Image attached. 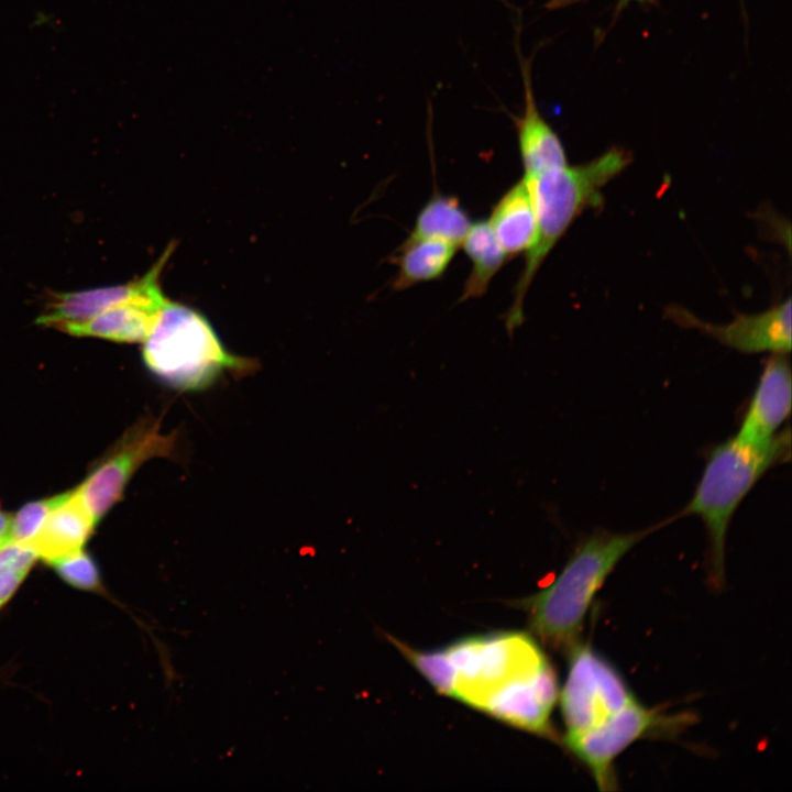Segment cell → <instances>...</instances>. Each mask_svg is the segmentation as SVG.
<instances>
[{"label":"cell","mask_w":792,"mask_h":792,"mask_svg":"<svg viewBox=\"0 0 792 792\" xmlns=\"http://www.w3.org/2000/svg\"><path fill=\"white\" fill-rule=\"evenodd\" d=\"M11 516L3 513L0 509V546L8 542L10 539V525H11Z\"/></svg>","instance_id":"cell-23"},{"label":"cell","mask_w":792,"mask_h":792,"mask_svg":"<svg viewBox=\"0 0 792 792\" xmlns=\"http://www.w3.org/2000/svg\"><path fill=\"white\" fill-rule=\"evenodd\" d=\"M457 248L440 239L404 240L389 257V262L397 266L393 290H405L440 278L453 260Z\"/></svg>","instance_id":"cell-17"},{"label":"cell","mask_w":792,"mask_h":792,"mask_svg":"<svg viewBox=\"0 0 792 792\" xmlns=\"http://www.w3.org/2000/svg\"><path fill=\"white\" fill-rule=\"evenodd\" d=\"M789 458V429L758 444L734 436L711 451L694 494L680 516L696 515L704 522L716 580L724 574L726 536L734 513L758 480Z\"/></svg>","instance_id":"cell-4"},{"label":"cell","mask_w":792,"mask_h":792,"mask_svg":"<svg viewBox=\"0 0 792 792\" xmlns=\"http://www.w3.org/2000/svg\"><path fill=\"white\" fill-rule=\"evenodd\" d=\"M558 696L557 675L547 659L493 691L479 710L520 729L550 736Z\"/></svg>","instance_id":"cell-9"},{"label":"cell","mask_w":792,"mask_h":792,"mask_svg":"<svg viewBox=\"0 0 792 792\" xmlns=\"http://www.w3.org/2000/svg\"><path fill=\"white\" fill-rule=\"evenodd\" d=\"M684 722L635 698L595 727L563 737V745L587 768L600 790H614V762L623 751L639 739L676 730Z\"/></svg>","instance_id":"cell-8"},{"label":"cell","mask_w":792,"mask_h":792,"mask_svg":"<svg viewBox=\"0 0 792 792\" xmlns=\"http://www.w3.org/2000/svg\"><path fill=\"white\" fill-rule=\"evenodd\" d=\"M461 245L472 266L459 301L477 299L487 292L494 276L509 260L502 250L487 220L472 222Z\"/></svg>","instance_id":"cell-18"},{"label":"cell","mask_w":792,"mask_h":792,"mask_svg":"<svg viewBox=\"0 0 792 792\" xmlns=\"http://www.w3.org/2000/svg\"><path fill=\"white\" fill-rule=\"evenodd\" d=\"M175 244L170 243L153 266L139 279L79 292L56 293L47 302L36 323L58 328L64 323L86 321L108 308L142 292L152 279L162 275Z\"/></svg>","instance_id":"cell-13"},{"label":"cell","mask_w":792,"mask_h":792,"mask_svg":"<svg viewBox=\"0 0 792 792\" xmlns=\"http://www.w3.org/2000/svg\"><path fill=\"white\" fill-rule=\"evenodd\" d=\"M58 575L72 584L82 590H96L100 584L98 568L92 558L82 549L70 554L52 561Z\"/></svg>","instance_id":"cell-22"},{"label":"cell","mask_w":792,"mask_h":792,"mask_svg":"<svg viewBox=\"0 0 792 792\" xmlns=\"http://www.w3.org/2000/svg\"><path fill=\"white\" fill-rule=\"evenodd\" d=\"M36 558L22 542L9 540L0 546V607L12 596Z\"/></svg>","instance_id":"cell-20"},{"label":"cell","mask_w":792,"mask_h":792,"mask_svg":"<svg viewBox=\"0 0 792 792\" xmlns=\"http://www.w3.org/2000/svg\"><path fill=\"white\" fill-rule=\"evenodd\" d=\"M487 222L508 260L527 252L536 240L537 219L524 178L493 206Z\"/></svg>","instance_id":"cell-16"},{"label":"cell","mask_w":792,"mask_h":792,"mask_svg":"<svg viewBox=\"0 0 792 792\" xmlns=\"http://www.w3.org/2000/svg\"><path fill=\"white\" fill-rule=\"evenodd\" d=\"M787 353H774L760 374L758 384L735 437L744 442L766 443L791 410V367Z\"/></svg>","instance_id":"cell-12"},{"label":"cell","mask_w":792,"mask_h":792,"mask_svg":"<svg viewBox=\"0 0 792 792\" xmlns=\"http://www.w3.org/2000/svg\"><path fill=\"white\" fill-rule=\"evenodd\" d=\"M569 656L560 693L564 737L595 727L636 698L622 674L591 646L578 644Z\"/></svg>","instance_id":"cell-7"},{"label":"cell","mask_w":792,"mask_h":792,"mask_svg":"<svg viewBox=\"0 0 792 792\" xmlns=\"http://www.w3.org/2000/svg\"><path fill=\"white\" fill-rule=\"evenodd\" d=\"M69 492L25 504L11 518L10 539L26 543L44 524L50 513L59 505Z\"/></svg>","instance_id":"cell-21"},{"label":"cell","mask_w":792,"mask_h":792,"mask_svg":"<svg viewBox=\"0 0 792 792\" xmlns=\"http://www.w3.org/2000/svg\"><path fill=\"white\" fill-rule=\"evenodd\" d=\"M157 276L135 296L81 322H70L57 329L75 337H94L120 343L143 342L168 299Z\"/></svg>","instance_id":"cell-11"},{"label":"cell","mask_w":792,"mask_h":792,"mask_svg":"<svg viewBox=\"0 0 792 792\" xmlns=\"http://www.w3.org/2000/svg\"><path fill=\"white\" fill-rule=\"evenodd\" d=\"M675 323L695 328L721 343L744 353H789L791 351V299L756 315H738L727 324L701 320L679 306L667 308Z\"/></svg>","instance_id":"cell-10"},{"label":"cell","mask_w":792,"mask_h":792,"mask_svg":"<svg viewBox=\"0 0 792 792\" xmlns=\"http://www.w3.org/2000/svg\"><path fill=\"white\" fill-rule=\"evenodd\" d=\"M524 111L516 120V130L524 176H531L564 166L568 161L560 138L537 107L527 69H524Z\"/></svg>","instance_id":"cell-15"},{"label":"cell","mask_w":792,"mask_h":792,"mask_svg":"<svg viewBox=\"0 0 792 792\" xmlns=\"http://www.w3.org/2000/svg\"><path fill=\"white\" fill-rule=\"evenodd\" d=\"M472 221L457 196L433 191L416 217L406 240L440 239L458 248Z\"/></svg>","instance_id":"cell-19"},{"label":"cell","mask_w":792,"mask_h":792,"mask_svg":"<svg viewBox=\"0 0 792 792\" xmlns=\"http://www.w3.org/2000/svg\"><path fill=\"white\" fill-rule=\"evenodd\" d=\"M630 161L626 151L612 148L585 164H566L522 177L535 209L537 234L526 252L524 267L513 289V301L505 315L509 333L524 321L527 292L549 253L582 212L601 207L602 189Z\"/></svg>","instance_id":"cell-1"},{"label":"cell","mask_w":792,"mask_h":792,"mask_svg":"<svg viewBox=\"0 0 792 792\" xmlns=\"http://www.w3.org/2000/svg\"><path fill=\"white\" fill-rule=\"evenodd\" d=\"M177 442L176 432L163 433L160 419L152 415L128 429L77 487L94 520L98 524L122 499L131 477L146 461L175 457Z\"/></svg>","instance_id":"cell-6"},{"label":"cell","mask_w":792,"mask_h":792,"mask_svg":"<svg viewBox=\"0 0 792 792\" xmlns=\"http://www.w3.org/2000/svg\"><path fill=\"white\" fill-rule=\"evenodd\" d=\"M666 522L630 532L601 529L583 539L556 580L520 602L537 637L559 650L570 651L578 645L588 608L607 576L637 543Z\"/></svg>","instance_id":"cell-2"},{"label":"cell","mask_w":792,"mask_h":792,"mask_svg":"<svg viewBox=\"0 0 792 792\" xmlns=\"http://www.w3.org/2000/svg\"><path fill=\"white\" fill-rule=\"evenodd\" d=\"M454 673L452 697L480 708L493 691L547 660L524 632H496L461 639L443 648Z\"/></svg>","instance_id":"cell-5"},{"label":"cell","mask_w":792,"mask_h":792,"mask_svg":"<svg viewBox=\"0 0 792 792\" xmlns=\"http://www.w3.org/2000/svg\"><path fill=\"white\" fill-rule=\"evenodd\" d=\"M148 371L170 388L202 391L222 375H248L252 359L228 351L209 320L196 309L168 300L142 342Z\"/></svg>","instance_id":"cell-3"},{"label":"cell","mask_w":792,"mask_h":792,"mask_svg":"<svg viewBox=\"0 0 792 792\" xmlns=\"http://www.w3.org/2000/svg\"><path fill=\"white\" fill-rule=\"evenodd\" d=\"M97 522L77 488L57 505L28 541L36 557L47 563L82 549Z\"/></svg>","instance_id":"cell-14"}]
</instances>
